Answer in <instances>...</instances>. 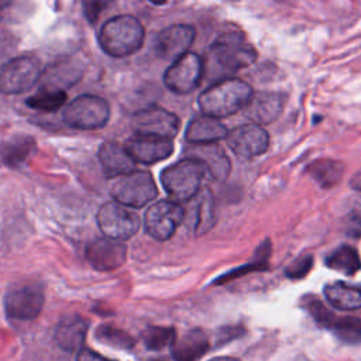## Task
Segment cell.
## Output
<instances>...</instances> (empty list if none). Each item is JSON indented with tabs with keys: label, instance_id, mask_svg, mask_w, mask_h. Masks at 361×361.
I'll return each mask as SVG.
<instances>
[{
	"label": "cell",
	"instance_id": "cell-41",
	"mask_svg": "<svg viewBox=\"0 0 361 361\" xmlns=\"http://www.w3.org/2000/svg\"><path fill=\"white\" fill-rule=\"evenodd\" d=\"M151 361H165V360H151Z\"/></svg>",
	"mask_w": 361,
	"mask_h": 361
},
{
	"label": "cell",
	"instance_id": "cell-1",
	"mask_svg": "<svg viewBox=\"0 0 361 361\" xmlns=\"http://www.w3.org/2000/svg\"><path fill=\"white\" fill-rule=\"evenodd\" d=\"M251 94L252 89L247 82L237 78H226L203 90L197 103L204 116L223 118L243 110Z\"/></svg>",
	"mask_w": 361,
	"mask_h": 361
},
{
	"label": "cell",
	"instance_id": "cell-19",
	"mask_svg": "<svg viewBox=\"0 0 361 361\" xmlns=\"http://www.w3.org/2000/svg\"><path fill=\"white\" fill-rule=\"evenodd\" d=\"M104 173L109 178H117L135 171V161L127 151L126 145L114 141H106L97 152Z\"/></svg>",
	"mask_w": 361,
	"mask_h": 361
},
{
	"label": "cell",
	"instance_id": "cell-25",
	"mask_svg": "<svg viewBox=\"0 0 361 361\" xmlns=\"http://www.w3.org/2000/svg\"><path fill=\"white\" fill-rule=\"evenodd\" d=\"M80 78L79 63L75 62H55L44 73L39 80L45 85L42 89H58L63 90L66 86H72Z\"/></svg>",
	"mask_w": 361,
	"mask_h": 361
},
{
	"label": "cell",
	"instance_id": "cell-9",
	"mask_svg": "<svg viewBox=\"0 0 361 361\" xmlns=\"http://www.w3.org/2000/svg\"><path fill=\"white\" fill-rule=\"evenodd\" d=\"M204 73L203 59L193 52H186L172 62L164 73L165 86L176 94L193 92Z\"/></svg>",
	"mask_w": 361,
	"mask_h": 361
},
{
	"label": "cell",
	"instance_id": "cell-12",
	"mask_svg": "<svg viewBox=\"0 0 361 361\" xmlns=\"http://www.w3.org/2000/svg\"><path fill=\"white\" fill-rule=\"evenodd\" d=\"M227 145L238 159H252L262 155L269 145L268 133L258 124L247 123L227 133Z\"/></svg>",
	"mask_w": 361,
	"mask_h": 361
},
{
	"label": "cell",
	"instance_id": "cell-14",
	"mask_svg": "<svg viewBox=\"0 0 361 361\" xmlns=\"http://www.w3.org/2000/svg\"><path fill=\"white\" fill-rule=\"evenodd\" d=\"M195 39V28L186 24H175L164 28L155 38V52L164 59H178L188 52Z\"/></svg>",
	"mask_w": 361,
	"mask_h": 361
},
{
	"label": "cell",
	"instance_id": "cell-23",
	"mask_svg": "<svg viewBox=\"0 0 361 361\" xmlns=\"http://www.w3.org/2000/svg\"><path fill=\"white\" fill-rule=\"evenodd\" d=\"M35 148V138L24 134L0 141V164L11 168L20 166L34 154Z\"/></svg>",
	"mask_w": 361,
	"mask_h": 361
},
{
	"label": "cell",
	"instance_id": "cell-16",
	"mask_svg": "<svg viewBox=\"0 0 361 361\" xmlns=\"http://www.w3.org/2000/svg\"><path fill=\"white\" fill-rule=\"evenodd\" d=\"M126 148L135 162L151 165L171 157L173 152V142L172 140L134 134V137L127 141Z\"/></svg>",
	"mask_w": 361,
	"mask_h": 361
},
{
	"label": "cell",
	"instance_id": "cell-26",
	"mask_svg": "<svg viewBox=\"0 0 361 361\" xmlns=\"http://www.w3.org/2000/svg\"><path fill=\"white\" fill-rule=\"evenodd\" d=\"M345 166L341 161L331 159V158H320L313 161L307 166V172L310 178L320 186V188H331L337 185L343 175Z\"/></svg>",
	"mask_w": 361,
	"mask_h": 361
},
{
	"label": "cell",
	"instance_id": "cell-15",
	"mask_svg": "<svg viewBox=\"0 0 361 361\" xmlns=\"http://www.w3.org/2000/svg\"><path fill=\"white\" fill-rule=\"evenodd\" d=\"M283 107V94L276 92H252L243 111L251 123L262 126L275 121L282 114Z\"/></svg>",
	"mask_w": 361,
	"mask_h": 361
},
{
	"label": "cell",
	"instance_id": "cell-11",
	"mask_svg": "<svg viewBox=\"0 0 361 361\" xmlns=\"http://www.w3.org/2000/svg\"><path fill=\"white\" fill-rule=\"evenodd\" d=\"M185 217L183 207L171 199L151 204L144 216L145 231L155 240L165 241L178 228Z\"/></svg>",
	"mask_w": 361,
	"mask_h": 361
},
{
	"label": "cell",
	"instance_id": "cell-10",
	"mask_svg": "<svg viewBox=\"0 0 361 361\" xmlns=\"http://www.w3.org/2000/svg\"><path fill=\"white\" fill-rule=\"evenodd\" d=\"M131 127L135 135L172 140L180 128V120L176 114L162 107H145L133 114Z\"/></svg>",
	"mask_w": 361,
	"mask_h": 361
},
{
	"label": "cell",
	"instance_id": "cell-36",
	"mask_svg": "<svg viewBox=\"0 0 361 361\" xmlns=\"http://www.w3.org/2000/svg\"><path fill=\"white\" fill-rule=\"evenodd\" d=\"M110 0H83V13L89 23H94Z\"/></svg>",
	"mask_w": 361,
	"mask_h": 361
},
{
	"label": "cell",
	"instance_id": "cell-6",
	"mask_svg": "<svg viewBox=\"0 0 361 361\" xmlns=\"http://www.w3.org/2000/svg\"><path fill=\"white\" fill-rule=\"evenodd\" d=\"M110 193L116 202L138 209L152 202L158 195V189L149 172L133 171L114 178Z\"/></svg>",
	"mask_w": 361,
	"mask_h": 361
},
{
	"label": "cell",
	"instance_id": "cell-5",
	"mask_svg": "<svg viewBox=\"0 0 361 361\" xmlns=\"http://www.w3.org/2000/svg\"><path fill=\"white\" fill-rule=\"evenodd\" d=\"M66 126L78 130H97L110 118L109 103L94 94H82L69 102L62 113Z\"/></svg>",
	"mask_w": 361,
	"mask_h": 361
},
{
	"label": "cell",
	"instance_id": "cell-30",
	"mask_svg": "<svg viewBox=\"0 0 361 361\" xmlns=\"http://www.w3.org/2000/svg\"><path fill=\"white\" fill-rule=\"evenodd\" d=\"M176 338V333L172 327H162V326H151L145 329L142 333L144 345L148 350H162L165 347H171Z\"/></svg>",
	"mask_w": 361,
	"mask_h": 361
},
{
	"label": "cell",
	"instance_id": "cell-21",
	"mask_svg": "<svg viewBox=\"0 0 361 361\" xmlns=\"http://www.w3.org/2000/svg\"><path fill=\"white\" fill-rule=\"evenodd\" d=\"M171 347L173 361H197L209 350V338L200 329H192L175 338Z\"/></svg>",
	"mask_w": 361,
	"mask_h": 361
},
{
	"label": "cell",
	"instance_id": "cell-2",
	"mask_svg": "<svg viewBox=\"0 0 361 361\" xmlns=\"http://www.w3.org/2000/svg\"><path fill=\"white\" fill-rule=\"evenodd\" d=\"M145 31L140 20L130 14L107 20L97 35L100 48L113 58H123L137 52L144 42Z\"/></svg>",
	"mask_w": 361,
	"mask_h": 361
},
{
	"label": "cell",
	"instance_id": "cell-31",
	"mask_svg": "<svg viewBox=\"0 0 361 361\" xmlns=\"http://www.w3.org/2000/svg\"><path fill=\"white\" fill-rule=\"evenodd\" d=\"M329 329L345 343L361 341V319L336 316Z\"/></svg>",
	"mask_w": 361,
	"mask_h": 361
},
{
	"label": "cell",
	"instance_id": "cell-33",
	"mask_svg": "<svg viewBox=\"0 0 361 361\" xmlns=\"http://www.w3.org/2000/svg\"><path fill=\"white\" fill-rule=\"evenodd\" d=\"M303 306L306 307V310L310 313V316L314 319V322L324 327L329 329L330 324L333 323V319L336 317L334 313H331L317 298L314 296H307L303 302Z\"/></svg>",
	"mask_w": 361,
	"mask_h": 361
},
{
	"label": "cell",
	"instance_id": "cell-28",
	"mask_svg": "<svg viewBox=\"0 0 361 361\" xmlns=\"http://www.w3.org/2000/svg\"><path fill=\"white\" fill-rule=\"evenodd\" d=\"M66 92L58 89H39L25 100L27 106L41 111H55L66 103Z\"/></svg>",
	"mask_w": 361,
	"mask_h": 361
},
{
	"label": "cell",
	"instance_id": "cell-39",
	"mask_svg": "<svg viewBox=\"0 0 361 361\" xmlns=\"http://www.w3.org/2000/svg\"><path fill=\"white\" fill-rule=\"evenodd\" d=\"M210 361H240V360H237L234 357H214Z\"/></svg>",
	"mask_w": 361,
	"mask_h": 361
},
{
	"label": "cell",
	"instance_id": "cell-38",
	"mask_svg": "<svg viewBox=\"0 0 361 361\" xmlns=\"http://www.w3.org/2000/svg\"><path fill=\"white\" fill-rule=\"evenodd\" d=\"M351 186H353L354 189H357L358 192H361V172H358L357 175L353 176V179H351Z\"/></svg>",
	"mask_w": 361,
	"mask_h": 361
},
{
	"label": "cell",
	"instance_id": "cell-35",
	"mask_svg": "<svg viewBox=\"0 0 361 361\" xmlns=\"http://www.w3.org/2000/svg\"><path fill=\"white\" fill-rule=\"evenodd\" d=\"M312 267H313L312 255H305V257L298 258L292 265H289L286 268L285 274L290 279H300L307 275V272L312 269Z\"/></svg>",
	"mask_w": 361,
	"mask_h": 361
},
{
	"label": "cell",
	"instance_id": "cell-17",
	"mask_svg": "<svg viewBox=\"0 0 361 361\" xmlns=\"http://www.w3.org/2000/svg\"><path fill=\"white\" fill-rule=\"evenodd\" d=\"M126 255V245L110 238L96 240L86 250V258L89 264L97 271L117 269L124 264Z\"/></svg>",
	"mask_w": 361,
	"mask_h": 361
},
{
	"label": "cell",
	"instance_id": "cell-27",
	"mask_svg": "<svg viewBox=\"0 0 361 361\" xmlns=\"http://www.w3.org/2000/svg\"><path fill=\"white\" fill-rule=\"evenodd\" d=\"M324 262L330 269L345 275H354L361 268V258L357 250L351 245H341L336 248L326 257Z\"/></svg>",
	"mask_w": 361,
	"mask_h": 361
},
{
	"label": "cell",
	"instance_id": "cell-13",
	"mask_svg": "<svg viewBox=\"0 0 361 361\" xmlns=\"http://www.w3.org/2000/svg\"><path fill=\"white\" fill-rule=\"evenodd\" d=\"M44 306V292L39 285L24 283L13 286L4 298L6 313L13 319H35Z\"/></svg>",
	"mask_w": 361,
	"mask_h": 361
},
{
	"label": "cell",
	"instance_id": "cell-7",
	"mask_svg": "<svg viewBox=\"0 0 361 361\" xmlns=\"http://www.w3.org/2000/svg\"><path fill=\"white\" fill-rule=\"evenodd\" d=\"M100 231L110 240L123 241L133 237L140 228V217L127 206L111 200L100 206L96 214Z\"/></svg>",
	"mask_w": 361,
	"mask_h": 361
},
{
	"label": "cell",
	"instance_id": "cell-37",
	"mask_svg": "<svg viewBox=\"0 0 361 361\" xmlns=\"http://www.w3.org/2000/svg\"><path fill=\"white\" fill-rule=\"evenodd\" d=\"M76 361H114V360H110V358H107V357H103V355H100L99 353H96V351H93V350L82 348V350L78 353Z\"/></svg>",
	"mask_w": 361,
	"mask_h": 361
},
{
	"label": "cell",
	"instance_id": "cell-40",
	"mask_svg": "<svg viewBox=\"0 0 361 361\" xmlns=\"http://www.w3.org/2000/svg\"><path fill=\"white\" fill-rule=\"evenodd\" d=\"M152 4H155V6H162V4H165L168 0H149Z\"/></svg>",
	"mask_w": 361,
	"mask_h": 361
},
{
	"label": "cell",
	"instance_id": "cell-34",
	"mask_svg": "<svg viewBox=\"0 0 361 361\" xmlns=\"http://www.w3.org/2000/svg\"><path fill=\"white\" fill-rule=\"evenodd\" d=\"M344 230L353 237L361 235V196L353 199L344 213Z\"/></svg>",
	"mask_w": 361,
	"mask_h": 361
},
{
	"label": "cell",
	"instance_id": "cell-24",
	"mask_svg": "<svg viewBox=\"0 0 361 361\" xmlns=\"http://www.w3.org/2000/svg\"><path fill=\"white\" fill-rule=\"evenodd\" d=\"M324 296L338 310L351 312L361 309V285L333 282L324 286Z\"/></svg>",
	"mask_w": 361,
	"mask_h": 361
},
{
	"label": "cell",
	"instance_id": "cell-29",
	"mask_svg": "<svg viewBox=\"0 0 361 361\" xmlns=\"http://www.w3.org/2000/svg\"><path fill=\"white\" fill-rule=\"evenodd\" d=\"M213 195L210 190L197 193L196 210H195V233L202 234L207 231L213 224Z\"/></svg>",
	"mask_w": 361,
	"mask_h": 361
},
{
	"label": "cell",
	"instance_id": "cell-20",
	"mask_svg": "<svg viewBox=\"0 0 361 361\" xmlns=\"http://www.w3.org/2000/svg\"><path fill=\"white\" fill-rule=\"evenodd\" d=\"M226 126L214 117L202 116L193 118L185 131V140L192 145L214 144L227 137Z\"/></svg>",
	"mask_w": 361,
	"mask_h": 361
},
{
	"label": "cell",
	"instance_id": "cell-3",
	"mask_svg": "<svg viewBox=\"0 0 361 361\" xmlns=\"http://www.w3.org/2000/svg\"><path fill=\"white\" fill-rule=\"evenodd\" d=\"M257 59L255 48L238 31L220 34L209 48V61L212 66L221 73L235 72L252 65Z\"/></svg>",
	"mask_w": 361,
	"mask_h": 361
},
{
	"label": "cell",
	"instance_id": "cell-18",
	"mask_svg": "<svg viewBox=\"0 0 361 361\" xmlns=\"http://www.w3.org/2000/svg\"><path fill=\"white\" fill-rule=\"evenodd\" d=\"M189 157L193 158L203 166L204 172L216 180H223L230 172V161L223 149L214 144H199L188 148Z\"/></svg>",
	"mask_w": 361,
	"mask_h": 361
},
{
	"label": "cell",
	"instance_id": "cell-32",
	"mask_svg": "<svg viewBox=\"0 0 361 361\" xmlns=\"http://www.w3.org/2000/svg\"><path fill=\"white\" fill-rule=\"evenodd\" d=\"M96 337L99 341L118 348H130L133 345V338L124 330H120L111 324L99 326L96 330Z\"/></svg>",
	"mask_w": 361,
	"mask_h": 361
},
{
	"label": "cell",
	"instance_id": "cell-22",
	"mask_svg": "<svg viewBox=\"0 0 361 361\" xmlns=\"http://www.w3.org/2000/svg\"><path fill=\"white\" fill-rule=\"evenodd\" d=\"M87 331V323L80 316H66L63 317L55 329V340L61 348L65 351L80 350L85 343Z\"/></svg>",
	"mask_w": 361,
	"mask_h": 361
},
{
	"label": "cell",
	"instance_id": "cell-8",
	"mask_svg": "<svg viewBox=\"0 0 361 361\" xmlns=\"http://www.w3.org/2000/svg\"><path fill=\"white\" fill-rule=\"evenodd\" d=\"M41 78L39 61L31 55L10 59L0 68V92L18 94L30 90Z\"/></svg>",
	"mask_w": 361,
	"mask_h": 361
},
{
	"label": "cell",
	"instance_id": "cell-4",
	"mask_svg": "<svg viewBox=\"0 0 361 361\" xmlns=\"http://www.w3.org/2000/svg\"><path fill=\"white\" fill-rule=\"evenodd\" d=\"M206 175L200 162L193 158L180 159L161 172V183L173 202H185L195 197Z\"/></svg>",
	"mask_w": 361,
	"mask_h": 361
}]
</instances>
